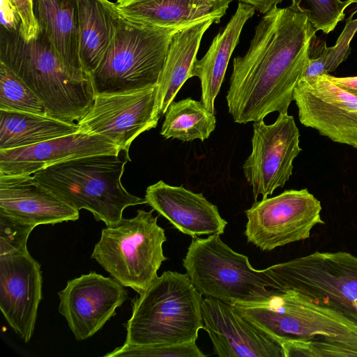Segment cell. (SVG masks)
Here are the masks:
<instances>
[{
    "instance_id": "cell-1",
    "label": "cell",
    "mask_w": 357,
    "mask_h": 357,
    "mask_svg": "<svg viewBox=\"0 0 357 357\" xmlns=\"http://www.w3.org/2000/svg\"><path fill=\"white\" fill-rule=\"evenodd\" d=\"M317 31L292 3L264 14L246 53L233 60L226 100L235 123L257 121L274 112L287 113Z\"/></svg>"
},
{
    "instance_id": "cell-2",
    "label": "cell",
    "mask_w": 357,
    "mask_h": 357,
    "mask_svg": "<svg viewBox=\"0 0 357 357\" xmlns=\"http://www.w3.org/2000/svg\"><path fill=\"white\" fill-rule=\"evenodd\" d=\"M0 62L39 97L48 116L74 123L93 103L95 93L89 75L70 70L41 30L36 38L27 41L19 31L1 28Z\"/></svg>"
},
{
    "instance_id": "cell-3",
    "label": "cell",
    "mask_w": 357,
    "mask_h": 357,
    "mask_svg": "<svg viewBox=\"0 0 357 357\" xmlns=\"http://www.w3.org/2000/svg\"><path fill=\"white\" fill-rule=\"evenodd\" d=\"M202 296L188 275L167 271L132 299L124 325L125 344L147 346L194 342L204 328Z\"/></svg>"
},
{
    "instance_id": "cell-4",
    "label": "cell",
    "mask_w": 357,
    "mask_h": 357,
    "mask_svg": "<svg viewBox=\"0 0 357 357\" xmlns=\"http://www.w3.org/2000/svg\"><path fill=\"white\" fill-rule=\"evenodd\" d=\"M100 154L61 162L33 174L34 178L78 211H89L106 226L118 225L128 206L147 204L121 183L128 158Z\"/></svg>"
},
{
    "instance_id": "cell-5",
    "label": "cell",
    "mask_w": 357,
    "mask_h": 357,
    "mask_svg": "<svg viewBox=\"0 0 357 357\" xmlns=\"http://www.w3.org/2000/svg\"><path fill=\"white\" fill-rule=\"evenodd\" d=\"M232 305L278 344L305 341L357 344L356 321L292 289H273L261 300Z\"/></svg>"
},
{
    "instance_id": "cell-6",
    "label": "cell",
    "mask_w": 357,
    "mask_h": 357,
    "mask_svg": "<svg viewBox=\"0 0 357 357\" xmlns=\"http://www.w3.org/2000/svg\"><path fill=\"white\" fill-rule=\"evenodd\" d=\"M182 29L143 26L125 20L119 15L104 56L89 74L95 95L155 86L172 38Z\"/></svg>"
},
{
    "instance_id": "cell-7",
    "label": "cell",
    "mask_w": 357,
    "mask_h": 357,
    "mask_svg": "<svg viewBox=\"0 0 357 357\" xmlns=\"http://www.w3.org/2000/svg\"><path fill=\"white\" fill-rule=\"evenodd\" d=\"M153 211L139 209L135 217L107 226L91 254L113 278L138 294L158 276V271L167 259L162 248L167 241L165 230L158 225Z\"/></svg>"
},
{
    "instance_id": "cell-8",
    "label": "cell",
    "mask_w": 357,
    "mask_h": 357,
    "mask_svg": "<svg viewBox=\"0 0 357 357\" xmlns=\"http://www.w3.org/2000/svg\"><path fill=\"white\" fill-rule=\"evenodd\" d=\"M183 266L195 289L206 298L226 303L267 297L277 285L267 269H255L247 256L226 245L220 235L193 238Z\"/></svg>"
},
{
    "instance_id": "cell-9",
    "label": "cell",
    "mask_w": 357,
    "mask_h": 357,
    "mask_svg": "<svg viewBox=\"0 0 357 357\" xmlns=\"http://www.w3.org/2000/svg\"><path fill=\"white\" fill-rule=\"evenodd\" d=\"M277 289H292L357 322V257L318 252L266 268Z\"/></svg>"
},
{
    "instance_id": "cell-10",
    "label": "cell",
    "mask_w": 357,
    "mask_h": 357,
    "mask_svg": "<svg viewBox=\"0 0 357 357\" xmlns=\"http://www.w3.org/2000/svg\"><path fill=\"white\" fill-rule=\"evenodd\" d=\"M320 202L307 188L287 190L255 201L245 211V236L263 251L307 239L313 227L324 225Z\"/></svg>"
},
{
    "instance_id": "cell-11",
    "label": "cell",
    "mask_w": 357,
    "mask_h": 357,
    "mask_svg": "<svg viewBox=\"0 0 357 357\" xmlns=\"http://www.w3.org/2000/svg\"><path fill=\"white\" fill-rule=\"evenodd\" d=\"M252 128V151L243 170L257 201L259 195L266 198L284 185L302 149L294 118L287 113H279L272 124H266L264 119L255 121Z\"/></svg>"
},
{
    "instance_id": "cell-12",
    "label": "cell",
    "mask_w": 357,
    "mask_h": 357,
    "mask_svg": "<svg viewBox=\"0 0 357 357\" xmlns=\"http://www.w3.org/2000/svg\"><path fill=\"white\" fill-rule=\"evenodd\" d=\"M156 86L130 92L95 95L88 112L77 124L79 130L102 135L124 151L130 161L132 142L157 126Z\"/></svg>"
},
{
    "instance_id": "cell-13",
    "label": "cell",
    "mask_w": 357,
    "mask_h": 357,
    "mask_svg": "<svg viewBox=\"0 0 357 357\" xmlns=\"http://www.w3.org/2000/svg\"><path fill=\"white\" fill-rule=\"evenodd\" d=\"M293 98L304 126L335 142L357 149V97L322 75L301 77Z\"/></svg>"
},
{
    "instance_id": "cell-14",
    "label": "cell",
    "mask_w": 357,
    "mask_h": 357,
    "mask_svg": "<svg viewBox=\"0 0 357 357\" xmlns=\"http://www.w3.org/2000/svg\"><path fill=\"white\" fill-rule=\"evenodd\" d=\"M58 295L59 312L81 341L95 335L116 314L128 291L114 278L91 272L68 280Z\"/></svg>"
},
{
    "instance_id": "cell-15",
    "label": "cell",
    "mask_w": 357,
    "mask_h": 357,
    "mask_svg": "<svg viewBox=\"0 0 357 357\" xmlns=\"http://www.w3.org/2000/svg\"><path fill=\"white\" fill-rule=\"evenodd\" d=\"M42 283L40 266L28 250L0 255V309L26 343L33 334Z\"/></svg>"
},
{
    "instance_id": "cell-16",
    "label": "cell",
    "mask_w": 357,
    "mask_h": 357,
    "mask_svg": "<svg viewBox=\"0 0 357 357\" xmlns=\"http://www.w3.org/2000/svg\"><path fill=\"white\" fill-rule=\"evenodd\" d=\"M204 329L220 357H283L280 344L229 303L204 297Z\"/></svg>"
},
{
    "instance_id": "cell-17",
    "label": "cell",
    "mask_w": 357,
    "mask_h": 357,
    "mask_svg": "<svg viewBox=\"0 0 357 357\" xmlns=\"http://www.w3.org/2000/svg\"><path fill=\"white\" fill-rule=\"evenodd\" d=\"M120 152L109 139L78 130L35 144L0 150V175H33L66 160Z\"/></svg>"
},
{
    "instance_id": "cell-18",
    "label": "cell",
    "mask_w": 357,
    "mask_h": 357,
    "mask_svg": "<svg viewBox=\"0 0 357 357\" xmlns=\"http://www.w3.org/2000/svg\"><path fill=\"white\" fill-rule=\"evenodd\" d=\"M145 199L178 231L192 238L222 234L227 225L218 207L202 193L193 192L183 186H172L159 181L146 188Z\"/></svg>"
},
{
    "instance_id": "cell-19",
    "label": "cell",
    "mask_w": 357,
    "mask_h": 357,
    "mask_svg": "<svg viewBox=\"0 0 357 357\" xmlns=\"http://www.w3.org/2000/svg\"><path fill=\"white\" fill-rule=\"evenodd\" d=\"M0 213L36 227L75 221L79 218V211L33 175H0Z\"/></svg>"
},
{
    "instance_id": "cell-20",
    "label": "cell",
    "mask_w": 357,
    "mask_h": 357,
    "mask_svg": "<svg viewBox=\"0 0 357 357\" xmlns=\"http://www.w3.org/2000/svg\"><path fill=\"white\" fill-rule=\"evenodd\" d=\"M234 0H116L114 7L130 22L159 28H185L206 19L218 24Z\"/></svg>"
},
{
    "instance_id": "cell-21",
    "label": "cell",
    "mask_w": 357,
    "mask_h": 357,
    "mask_svg": "<svg viewBox=\"0 0 357 357\" xmlns=\"http://www.w3.org/2000/svg\"><path fill=\"white\" fill-rule=\"evenodd\" d=\"M255 10L251 5L239 2L234 15L224 30L215 36L206 54L201 59H196L193 63L190 76L199 79L201 102L212 113H214L215 100L243 27L255 14Z\"/></svg>"
},
{
    "instance_id": "cell-22",
    "label": "cell",
    "mask_w": 357,
    "mask_h": 357,
    "mask_svg": "<svg viewBox=\"0 0 357 357\" xmlns=\"http://www.w3.org/2000/svg\"><path fill=\"white\" fill-rule=\"evenodd\" d=\"M213 23L206 19L177 31L172 37L156 85L155 107L161 116L165 114L190 73L202 38Z\"/></svg>"
},
{
    "instance_id": "cell-23",
    "label": "cell",
    "mask_w": 357,
    "mask_h": 357,
    "mask_svg": "<svg viewBox=\"0 0 357 357\" xmlns=\"http://www.w3.org/2000/svg\"><path fill=\"white\" fill-rule=\"evenodd\" d=\"M40 30L53 49L72 71L86 73L78 52V0H33Z\"/></svg>"
},
{
    "instance_id": "cell-24",
    "label": "cell",
    "mask_w": 357,
    "mask_h": 357,
    "mask_svg": "<svg viewBox=\"0 0 357 357\" xmlns=\"http://www.w3.org/2000/svg\"><path fill=\"white\" fill-rule=\"evenodd\" d=\"M119 14L109 0H78V52L88 75L100 64L112 38Z\"/></svg>"
},
{
    "instance_id": "cell-25",
    "label": "cell",
    "mask_w": 357,
    "mask_h": 357,
    "mask_svg": "<svg viewBox=\"0 0 357 357\" xmlns=\"http://www.w3.org/2000/svg\"><path fill=\"white\" fill-rule=\"evenodd\" d=\"M78 130L77 123L48 115L0 110V150L29 146Z\"/></svg>"
},
{
    "instance_id": "cell-26",
    "label": "cell",
    "mask_w": 357,
    "mask_h": 357,
    "mask_svg": "<svg viewBox=\"0 0 357 357\" xmlns=\"http://www.w3.org/2000/svg\"><path fill=\"white\" fill-rule=\"evenodd\" d=\"M160 135L165 139L204 142L215 130L216 119L201 102L187 98L172 102L165 112Z\"/></svg>"
},
{
    "instance_id": "cell-27",
    "label": "cell",
    "mask_w": 357,
    "mask_h": 357,
    "mask_svg": "<svg viewBox=\"0 0 357 357\" xmlns=\"http://www.w3.org/2000/svg\"><path fill=\"white\" fill-rule=\"evenodd\" d=\"M356 12L354 11L347 19L345 26L334 46L328 47L326 42L317 38L316 35L312 38L308 66L302 77L328 75L347 59L351 52L350 43L357 32V18L353 19Z\"/></svg>"
},
{
    "instance_id": "cell-28",
    "label": "cell",
    "mask_w": 357,
    "mask_h": 357,
    "mask_svg": "<svg viewBox=\"0 0 357 357\" xmlns=\"http://www.w3.org/2000/svg\"><path fill=\"white\" fill-rule=\"evenodd\" d=\"M0 110L47 115L39 97L13 70L0 62Z\"/></svg>"
},
{
    "instance_id": "cell-29",
    "label": "cell",
    "mask_w": 357,
    "mask_h": 357,
    "mask_svg": "<svg viewBox=\"0 0 357 357\" xmlns=\"http://www.w3.org/2000/svg\"><path fill=\"white\" fill-rule=\"evenodd\" d=\"M307 17L317 31L327 34L345 17V9L351 0H291Z\"/></svg>"
},
{
    "instance_id": "cell-30",
    "label": "cell",
    "mask_w": 357,
    "mask_h": 357,
    "mask_svg": "<svg viewBox=\"0 0 357 357\" xmlns=\"http://www.w3.org/2000/svg\"><path fill=\"white\" fill-rule=\"evenodd\" d=\"M105 357L148 356V357H204L206 356L195 342L180 344L130 346L123 344Z\"/></svg>"
},
{
    "instance_id": "cell-31",
    "label": "cell",
    "mask_w": 357,
    "mask_h": 357,
    "mask_svg": "<svg viewBox=\"0 0 357 357\" xmlns=\"http://www.w3.org/2000/svg\"><path fill=\"white\" fill-rule=\"evenodd\" d=\"M35 227L0 213V255L27 250L28 238Z\"/></svg>"
},
{
    "instance_id": "cell-32",
    "label": "cell",
    "mask_w": 357,
    "mask_h": 357,
    "mask_svg": "<svg viewBox=\"0 0 357 357\" xmlns=\"http://www.w3.org/2000/svg\"><path fill=\"white\" fill-rule=\"evenodd\" d=\"M14 7L20 20L19 32L25 40L37 37L40 28L36 17L33 0H8Z\"/></svg>"
},
{
    "instance_id": "cell-33",
    "label": "cell",
    "mask_w": 357,
    "mask_h": 357,
    "mask_svg": "<svg viewBox=\"0 0 357 357\" xmlns=\"http://www.w3.org/2000/svg\"><path fill=\"white\" fill-rule=\"evenodd\" d=\"M1 28L9 31L20 29V20L16 11L8 0H1Z\"/></svg>"
},
{
    "instance_id": "cell-34",
    "label": "cell",
    "mask_w": 357,
    "mask_h": 357,
    "mask_svg": "<svg viewBox=\"0 0 357 357\" xmlns=\"http://www.w3.org/2000/svg\"><path fill=\"white\" fill-rule=\"evenodd\" d=\"M327 75L337 86L357 97V76L337 77L330 74Z\"/></svg>"
},
{
    "instance_id": "cell-35",
    "label": "cell",
    "mask_w": 357,
    "mask_h": 357,
    "mask_svg": "<svg viewBox=\"0 0 357 357\" xmlns=\"http://www.w3.org/2000/svg\"><path fill=\"white\" fill-rule=\"evenodd\" d=\"M255 8L259 13L265 14L283 0H238Z\"/></svg>"
},
{
    "instance_id": "cell-36",
    "label": "cell",
    "mask_w": 357,
    "mask_h": 357,
    "mask_svg": "<svg viewBox=\"0 0 357 357\" xmlns=\"http://www.w3.org/2000/svg\"><path fill=\"white\" fill-rule=\"evenodd\" d=\"M351 1L352 3H357V0H351Z\"/></svg>"
}]
</instances>
